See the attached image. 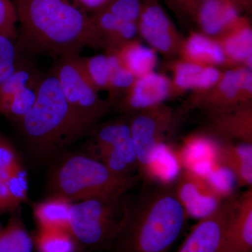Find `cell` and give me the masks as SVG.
I'll list each match as a JSON object with an SVG mask.
<instances>
[{
    "label": "cell",
    "instance_id": "2",
    "mask_svg": "<svg viewBox=\"0 0 252 252\" xmlns=\"http://www.w3.org/2000/svg\"><path fill=\"white\" fill-rule=\"evenodd\" d=\"M187 215L173 184L150 179L128 195L125 216L111 252H167L180 237Z\"/></svg>",
    "mask_w": 252,
    "mask_h": 252
},
{
    "label": "cell",
    "instance_id": "4",
    "mask_svg": "<svg viewBox=\"0 0 252 252\" xmlns=\"http://www.w3.org/2000/svg\"><path fill=\"white\" fill-rule=\"evenodd\" d=\"M140 176L116 175L91 154H68L54 165L48 178L49 196L77 203L126 195L139 185Z\"/></svg>",
    "mask_w": 252,
    "mask_h": 252
},
{
    "label": "cell",
    "instance_id": "17",
    "mask_svg": "<svg viewBox=\"0 0 252 252\" xmlns=\"http://www.w3.org/2000/svg\"><path fill=\"white\" fill-rule=\"evenodd\" d=\"M212 130L226 138L252 144V111L248 106L212 113Z\"/></svg>",
    "mask_w": 252,
    "mask_h": 252
},
{
    "label": "cell",
    "instance_id": "9",
    "mask_svg": "<svg viewBox=\"0 0 252 252\" xmlns=\"http://www.w3.org/2000/svg\"><path fill=\"white\" fill-rule=\"evenodd\" d=\"M173 185L187 216L203 218L215 211L225 199L216 185L192 170L181 172Z\"/></svg>",
    "mask_w": 252,
    "mask_h": 252
},
{
    "label": "cell",
    "instance_id": "26",
    "mask_svg": "<svg viewBox=\"0 0 252 252\" xmlns=\"http://www.w3.org/2000/svg\"><path fill=\"white\" fill-rule=\"evenodd\" d=\"M83 69L97 91L108 90L111 67L108 54H97L89 57H81Z\"/></svg>",
    "mask_w": 252,
    "mask_h": 252
},
{
    "label": "cell",
    "instance_id": "13",
    "mask_svg": "<svg viewBox=\"0 0 252 252\" xmlns=\"http://www.w3.org/2000/svg\"><path fill=\"white\" fill-rule=\"evenodd\" d=\"M137 26L139 34L156 51L170 55L177 49V32L165 11L157 3L142 5Z\"/></svg>",
    "mask_w": 252,
    "mask_h": 252
},
{
    "label": "cell",
    "instance_id": "7",
    "mask_svg": "<svg viewBox=\"0 0 252 252\" xmlns=\"http://www.w3.org/2000/svg\"><path fill=\"white\" fill-rule=\"evenodd\" d=\"M160 106L136 112L130 119L131 138L141 180L149 178L159 151L163 145L164 135L172 125V112Z\"/></svg>",
    "mask_w": 252,
    "mask_h": 252
},
{
    "label": "cell",
    "instance_id": "24",
    "mask_svg": "<svg viewBox=\"0 0 252 252\" xmlns=\"http://www.w3.org/2000/svg\"><path fill=\"white\" fill-rule=\"evenodd\" d=\"M34 240L38 252H76L78 242L69 230L39 228Z\"/></svg>",
    "mask_w": 252,
    "mask_h": 252
},
{
    "label": "cell",
    "instance_id": "31",
    "mask_svg": "<svg viewBox=\"0 0 252 252\" xmlns=\"http://www.w3.org/2000/svg\"><path fill=\"white\" fill-rule=\"evenodd\" d=\"M10 170H7L0 160V213L14 210L6 187V180Z\"/></svg>",
    "mask_w": 252,
    "mask_h": 252
},
{
    "label": "cell",
    "instance_id": "10",
    "mask_svg": "<svg viewBox=\"0 0 252 252\" xmlns=\"http://www.w3.org/2000/svg\"><path fill=\"white\" fill-rule=\"evenodd\" d=\"M235 197L225 198L215 211L200 219L177 252H220Z\"/></svg>",
    "mask_w": 252,
    "mask_h": 252
},
{
    "label": "cell",
    "instance_id": "29",
    "mask_svg": "<svg viewBox=\"0 0 252 252\" xmlns=\"http://www.w3.org/2000/svg\"><path fill=\"white\" fill-rule=\"evenodd\" d=\"M142 7L140 0H111L104 9L119 21L137 23Z\"/></svg>",
    "mask_w": 252,
    "mask_h": 252
},
{
    "label": "cell",
    "instance_id": "19",
    "mask_svg": "<svg viewBox=\"0 0 252 252\" xmlns=\"http://www.w3.org/2000/svg\"><path fill=\"white\" fill-rule=\"evenodd\" d=\"M184 61L203 64L222 65L228 62L220 41L203 33L193 32L182 44Z\"/></svg>",
    "mask_w": 252,
    "mask_h": 252
},
{
    "label": "cell",
    "instance_id": "18",
    "mask_svg": "<svg viewBox=\"0 0 252 252\" xmlns=\"http://www.w3.org/2000/svg\"><path fill=\"white\" fill-rule=\"evenodd\" d=\"M222 72L215 66L182 61L174 67L173 84L180 91H207L218 84Z\"/></svg>",
    "mask_w": 252,
    "mask_h": 252
},
{
    "label": "cell",
    "instance_id": "20",
    "mask_svg": "<svg viewBox=\"0 0 252 252\" xmlns=\"http://www.w3.org/2000/svg\"><path fill=\"white\" fill-rule=\"evenodd\" d=\"M220 45L227 58V61L243 63L252 69V31L250 23L241 18L231 29L220 36Z\"/></svg>",
    "mask_w": 252,
    "mask_h": 252
},
{
    "label": "cell",
    "instance_id": "15",
    "mask_svg": "<svg viewBox=\"0 0 252 252\" xmlns=\"http://www.w3.org/2000/svg\"><path fill=\"white\" fill-rule=\"evenodd\" d=\"M196 15L203 34L210 37L221 36L242 18L236 0H205Z\"/></svg>",
    "mask_w": 252,
    "mask_h": 252
},
{
    "label": "cell",
    "instance_id": "25",
    "mask_svg": "<svg viewBox=\"0 0 252 252\" xmlns=\"http://www.w3.org/2000/svg\"><path fill=\"white\" fill-rule=\"evenodd\" d=\"M107 54H108L111 67L107 90L109 96L108 102L111 104L120 100L122 98L121 94H126L135 82L136 77L122 65L115 52L107 51Z\"/></svg>",
    "mask_w": 252,
    "mask_h": 252
},
{
    "label": "cell",
    "instance_id": "5",
    "mask_svg": "<svg viewBox=\"0 0 252 252\" xmlns=\"http://www.w3.org/2000/svg\"><path fill=\"white\" fill-rule=\"evenodd\" d=\"M129 194L72 203L69 231L78 243L91 250L110 251L125 216Z\"/></svg>",
    "mask_w": 252,
    "mask_h": 252
},
{
    "label": "cell",
    "instance_id": "16",
    "mask_svg": "<svg viewBox=\"0 0 252 252\" xmlns=\"http://www.w3.org/2000/svg\"><path fill=\"white\" fill-rule=\"evenodd\" d=\"M215 154L220 165L234 176L239 187L252 188V144H217Z\"/></svg>",
    "mask_w": 252,
    "mask_h": 252
},
{
    "label": "cell",
    "instance_id": "6",
    "mask_svg": "<svg viewBox=\"0 0 252 252\" xmlns=\"http://www.w3.org/2000/svg\"><path fill=\"white\" fill-rule=\"evenodd\" d=\"M80 56H62L56 60L53 69L76 122L86 135L104 117L110 104L100 98L98 91L88 79Z\"/></svg>",
    "mask_w": 252,
    "mask_h": 252
},
{
    "label": "cell",
    "instance_id": "30",
    "mask_svg": "<svg viewBox=\"0 0 252 252\" xmlns=\"http://www.w3.org/2000/svg\"><path fill=\"white\" fill-rule=\"evenodd\" d=\"M18 18L14 1L0 0V34L16 40Z\"/></svg>",
    "mask_w": 252,
    "mask_h": 252
},
{
    "label": "cell",
    "instance_id": "33",
    "mask_svg": "<svg viewBox=\"0 0 252 252\" xmlns=\"http://www.w3.org/2000/svg\"><path fill=\"white\" fill-rule=\"evenodd\" d=\"M205 0H180L182 5L185 6L188 10H193L196 13L198 6Z\"/></svg>",
    "mask_w": 252,
    "mask_h": 252
},
{
    "label": "cell",
    "instance_id": "14",
    "mask_svg": "<svg viewBox=\"0 0 252 252\" xmlns=\"http://www.w3.org/2000/svg\"><path fill=\"white\" fill-rule=\"evenodd\" d=\"M220 252H252V188L235 197Z\"/></svg>",
    "mask_w": 252,
    "mask_h": 252
},
{
    "label": "cell",
    "instance_id": "28",
    "mask_svg": "<svg viewBox=\"0 0 252 252\" xmlns=\"http://www.w3.org/2000/svg\"><path fill=\"white\" fill-rule=\"evenodd\" d=\"M6 187L14 210L21 207V204L27 200L28 175L21 162L9 172L6 177Z\"/></svg>",
    "mask_w": 252,
    "mask_h": 252
},
{
    "label": "cell",
    "instance_id": "34",
    "mask_svg": "<svg viewBox=\"0 0 252 252\" xmlns=\"http://www.w3.org/2000/svg\"><path fill=\"white\" fill-rule=\"evenodd\" d=\"M1 225H0V232H1Z\"/></svg>",
    "mask_w": 252,
    "mask_h": 252
},
{
    "label": "cell",
    "instance_id": "1",
    "mask_svg": "<svg viewBox=\"0 0 252 252\" xmlns=\"http://www.w3.org/2000/svg\"><path fill=\"white\" fill-rule=\"evenodd\" d=\"M18 27L16 42L26 57L55 60L102 48L90 15L72 0H15Z\"/></svg>",
    "mask_w": 252,
    "mask_h": 252
},
{
    "label": "cell",
    "instance_id": "21",
    "mask_svg": "<svg viewBox=\"0 0 252 252\" xmlns=\"http://www.w3.org/2000/svg\"><path fill=\"white\" fill-rule=\"evenodd\" d=\"M119 61L136 78L152 72L157 64V51L150 46L132 40L114 51Z\"/></svg>",
    "mask_w": 252,
    "mask_h": 252
},
{
    "label": "cell",
    "instance_id": "12",
    "mask_svg": "<svg viewBox=\"0 0 252 252\" xmlns=\"http://www.w3.org/2000/svg\"><path fill=\"white\" fill-rule=\"evenodd\" d=\"M172 84L164 74L152 72L136 78L135 82L120 101L117 109L124 114L140 112L161 105L168 98Z\"/></svg>",
    "mask_w": 252,
    "mask_h": 252
},
{
    "label": "cell",
    "instance_id": "11",
    "mask_svg": "<svg viewBox=\"0 0 252 252\" xmlns=\"http://www.w3.org/2000/svg\"><path fill=\"white\" fill-rule=\"evenodd\" d=\"M216 88L217 95L208 96L198 102L199 105L212 113L245 105L244 102L251 97L252 70L245 67L228 69L222 73Z\"/></svg>",
    "mask_w": 252,
    "mask_h": 252
},
{
    "label": "cell",
    "instance_id": "22",
    "mask_svg": "<svg viewBox=\"0 0 252 252\" xmlns=\"http://www.w3.org/2000/svg\"><path fill=\"white\" fill-rule=\"evenodd\" d=\"M72 203L59 196L49 198L32 206L33 215L39 228L69 229V213Z\"/></svg>",
    "mask_w": 252,
    "mask_h": 252
},
{
    "label": "cell",
    "instance_id": "23",
    "mask_svg": "<svg viewBox=\"0 0 252 252\" xmlns=\"http://www.w3.org/2000/svg\"><path fill=\"white\" fill-rule=\"evenodd\" d=\"M18 207L11 211L7 223L0 232V252H32L34 240L28 233Z\"/></svg>",
    "mask_w": 252,
    "mask_h": 252
},
{
    "label": "cell",
    "instance_id": "27",
    "mask_svg": "<svg viewBox=\"0 0 252 252\" xmlns=\"http://www.w3.org/2000/svg\"><path fill=\"white\" fill-rule=\"evenodd\" d=\"M28 59L18 49L16 40L0 34V85Z\"/></svg>",
    "mask_w": 252,
    "mask_h": 252
},
{
    "label": "cell",
    "instance_id": "32",
    "mask_svg": "<svg viewBox=\"0 0 252 252\" xmlns=\"http://www.w3.org/2000/svg\"><path fill=\"white\" fill-rule=\"evenodd\" d=\"M77 6L86 13L97 12L107 6L111 0H72Z\"/></svg>",
    "mask_w": 252,
    "mask_h": 252
},
{
    "label": "cell",
    "instance_id": "8",
    "mask_svg": "<svg viewBox=\"0 0 252 252\" xmlns=\"http://www.w3.org/2000/svg\"><path fill=\"white\" fill-rule=\"evenodd\" d=\"M44 73L28 59L0 85V115L19 124L34 106Z\"/></svg>",
    "mask_w": 252,
    "mask_h": 252
},
{
    "label": "cell",
    "instance_id": "3",
    "mask_svg": "<svg viewBox=\"0 0 252 252\" xmlns=\"http://www.w3.org/2000/svg\"><path fill=\"white\" fill-rule=\"evenodd\" d=\"M18 125L32 153L41 158L58 155L84 135L53 68L43 74L35 103Z\"/></svg>",
    "mask_w": 252,
    "mask_h": 252
}]
</instances>
